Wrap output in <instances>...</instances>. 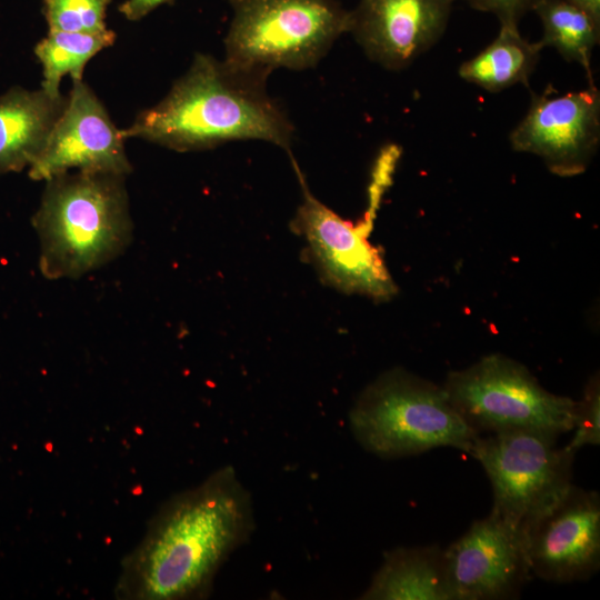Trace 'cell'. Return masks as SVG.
Segmentation results:
<instances>
[{
  "mask_svg": "<svg viewBox=\"0 0 600 600\" xmlns=\"http://www.w3.org/2000/svg\"><path fill=\"white\" fill-rule=\"evenodd\" d=\"M443 551L450 600L514 598L531 576L523 530L492 510Z\"/></svg>",
  "mask_w": 600,
  "mask_h": 600,
  "instance_id": "30bf717a",
  "label": "cell"
},
{
  "mask_svg": "<svg viewBox=\"0 0 600 600\" xmlns=\"http://www.w3.org/2000/svg\"><path fill=\"white\" fill-rule=\"evenodd\" d=\"M72 83L62 113L29 167V177L47 181L73 170L129 174L121 130L87 83Z\"/></svg>",
  "mask_w": 600,
  "mask_h": 600,
  "instance_id": "8fae6325",
  "label": "cell"
},
{
  "mask_svg": "<svg viewBox=\"0 0 600 600\" xmlns=\"http://www.w3.org/2000/svg\"><path fill=\"white\" fill-rule=\"evenodd\" d=\"M573 436L566 447L577 452L586 446L600 444V383L599 374L592 376L581 400L576 401Z\"/></svg>",
  "mask_w": 600,
  "mask_h": 600,
  "instance_id": "ffe728a7",
  "label": "cell"
},
{
  "mask_svg": "<svg viewBox=\"0 0 600 600\" xmlns=\"http://www.w3.org/2000/svg\"><path fill=\"white\" fill-rule=\"evenodd\" d=\"M364 600H450L444 551L437 544L387 551Z\"/></svg>",
  "mask_w": 600,
  "mask_h": 600,
  "instance_id": "9a60e30c",
  "label": "cell"
},
{
  "mask_svg": "<svg viewBox=\"0 0 600 600\" xmlns=\"http://www.w3.org/2000/svg\"><path fill=\"white\" fill-rule=\"evenodd\" d=\"M476 10L492 13L500 24L518 26L539 0H464Z\"/></svg>",
  "mask_w": 600,
  "mask_h": 600,
  "instance_id": "44dd1931",
  "label": "cell"
},
{
  "mask_svg": "<svg viewBox=\"0 0 600 600\" xmlns=\"http://www.w3.org/2000/svg\"><path fill=\"white\" fill-rule=\"evenodd\" d=\"M540 18L542 48H554L567 61L579 63L593 84L591 56L600 40V24L569 0H539L533 7Z\"/></svg>",
  "mask_w": 600,
  "mask_h": 600,
  "instance_id": "e0dca14e",
  "label": "cell"
},
{
  "mask_svg": "<svg viewBox=\"0 0 600 600\" xmlns=\"http://www.w3.org/2000/svg\"><path fill=\"white\" fill-rule=\"evenodd\" d=\"M111 0H43V14L49 31L98 34L106 26Z\"/></svg>",
  "mask_w": 600,
  "mask_h": 600,
  "instance_id": "d6986e66",
  "label": "cell"
},
{
  "mask_svg": "<svg viewBox=\"0 0 600 600\" xmlns=\"http://www.w3.org/2000/svg\"><path fill=\"white\" fill-rule=\"evenodd\" d=\"M126 176L69 171L46 182L32 224L39 268L50 280L78 279L121 256L132 240Z\"/></svg>",
  "mask_w": 600,
  "mask_h": 600,
  "instance_id": "3957f363",
  "label": "cell"
},
{
  "mask_svg": "<svg viewBox=\"0 0 600 600\" xmlns=\"http://www.w3.org/2000/svg\"><path fill=\"white\" fill-rule=\"evenodd\" d=\"M400 157L401 148L394 143L380 149L371 171L367 210L357 222L341 218L318 200L291 157L301 184L302 203L290 227L307 241L309 260L327 284L379 301L389 300L397 293L381 249L368 238Z\"/></svg>",
  "mask_w": 600,
  "mask_h": 600,
  "instance_id": "5b68a950",
  "label": "cell"
},
{
  "mask_svg": "<svg viewBox=\"0 0 600 600\" xmlns=\"http://www.w3.org/2000/svg\"><path fill=\"white\" fill-rule=\"evenodd\" d=\"M586 11L598 24H600V0H569Z\"/></svg>",
  "mask_w": 600,
  "mask_h": 600,
  "instance_id": "603a6c76",
  "label": "cell"
},
{
  "mask_svg": "<svg viewBox=\"0 0 600 600\" xmlns=\"http://www.w3.org/2000/svg\"><path fill=\"white\" fill-rule=\"evenodd\" d=\"M358 443L383 459L450 447L469 454L479 436L450 402L442 386L402 368L380 374L349 412Z\"/></svg>",
  "mask_w": 600,
  "mask_h": 600,
  "instance_id": "277c9868",
  "label": "cell"
},
{
  "mask_svg": "<svg viewBox=\"0 0 600 600\" xmlns=\"http://www.w3.org/2000/svg\"><path fill=\"white\" fill-rule=\"evenodd\" d=\"M531 574L550 582L589 579L600 568V498L574 484L526 530Z\"/></svg>",
  "mask_w": 600,
  "mask_h": 600,
  "instance_id": "7c38bea8",
  "label": "cell"
},
{
  "mask_svg": "<svg viewBox=\"0 0 600 600\" xmlns=\"http://www.w3.org/2000/svg\"><path fill=\"white\" fill-rule=\"evenodd\" d=\"M116 33L112 30L98 34L48 31L38 42L34 53L42 66V88L49 96L58 98L63 76L72 81L82 80L87 62L99 51L113 44Z\"/></svg>",
  "mask_w": 600,
  "mask_h": 600,
  "instance_id": "ac0fdd59",
  "label": "cell"
},
{
  "mask_svg": "<svg viewBox=\"0 0 600 600\" xmlns=\"http://www.w3.org/2000/svg\"><path fill=\"white\" fill-rule=\"evenodd\" d=\"M267 79L197 53L168 94L121 133L124 139L140 138L180 152L262 140L290 154L294 127L282 104L268 93Z\"/></svg>",
  "mask_w": 600,
  "mask_h": 600,
  "instance_id": "7a4b0ae2",
  "label": "cell"
},
{
  "mask_svg": "<svg viewBox=\"0 0 600 600\" xmlns=\"http://www.w3.org/2000/svg\"><path fill=\"white\" fill-rule=\"evenodd\" d=\"M516 151L540 157L560 177H572L588 168L600 143V92L588 88L554 94L548 88L532 93L524 118L509 137Z\"/></svg>",
  "mask_w": 600,
  "mask_h": 600,
  "instance_id": "9c48e42d",
  "label": "cell"
},
{
  "mask_svg": "<svg viewBox=\"0 0 600 600\" xmlns=\"http://www.w3.org/2000/svg\"><path fill=\"white\" fill-rule=\"evenodd\" d=\"M254 529L252 501L226 466L169 499L122 561L119 599L182 600L206 594L230 554Z\"/></svg>",
  "mask_w": 600,
  "mask_h": 600,
  "instance_id": "6da1fadb",
  "label": "cell"
},
{
  "mask_svg": "<svg viewBox=\"0 0 600 600\" xmlns=\"http://www.w3.org/2000/svg\"><path fill=\"white\" fill-rule=\"evenodd\" d=\"M536 430L479 434L469 452L493 491L492 511L524 530L572 487L574 452Z\"/></svg>",
  "mask_w": 600,
  "mask_h": 600,
  "instance_id": "ba28073f",
  "label": "cell"
},
{
  "mask_svg": "<svg viewBox=\"0 0 600 600\" xmlns=\"http://www.w3.org/2000/svg\"><path fill=\"white\" fill-rule=\"evenodd\" d=\"M232 19L224 38L228 63L266 76L278 68L316 67L349 30L339 0H228Z\"/></svg>",
  "mask_w": 600,
  "mask_h": 600,
  "instance_id": "8992f818",
  "label": "cell"
},
{
  "mask_svg": "<svg viewBox=\"0 0 600 600\" xmlns=\"http://www.w3.org/2000/svg\"><path fill=\"white\" fill-rule=\"evenodd\" d=\"M543 48L526 40L518 26L500 24L496 39L459 68L463 80L490 92H500L514 84L528 86Z\"/></svg>",
  "mask_w": 600,
  "mask_h": 600,
  "instance_id": "2e32d148",
  "label": "cell"
},
{
  "mask_svg": "<svg viewBox=\"0 0 600 600\" xmlns=\"http://www.w3.org/2000/svg\"><path fill=\"white\" fill-rule=\"evenodd\" d=\"M456 0H359L349 30L367 57L401 70L443 34Z\"/></svg>",
  "mask_w": 600,
  "mask_h": 600,
  "instance_id": "4fadbf2b",
  "label": "cell"
},
{
  "mask_svg": "<svg viewBox=\"0 0 600 600\" xmlns=\"http://www.w3.org/2000/svg\"><path fill=\"white\" fill-rule=\"evenodd\" d=\"M174 0H126L119 6V11L129 21H138L158 7Z\"/></svg>",
  "mask_w": 600,
  "mask_h": 600,
  "instance_id": "7402d4cb",
  "label": "cell"
},
{
  "mask_svg": "<svg viewBox=\"0 0 600 600\" xmlns=\"http://www.w3.org/2000/svg\"><path fill=\"white\" fill-rule=\"evenodd\" d=\"M68 97L14 88L0 97V173L30 167L43 149Z\"/></svg>",
  "mask_w": 600,
  "mask_h": 600,
  "instance_id": "5bb4252c",
  "label": "cell"
},
{
  "mask_svg": "<svg viewBox=\"0 0 600 600\" xmlns=\"http://www.w3.org/2000/svg\"><path fill=\"white\" fill-rule=\"evenodd\" d=\"M442 387L479 434L536 430L559 437L573 428L576 400L546 390L527 367L500 353L449 372Z\"/></svg>",
  "mask_w": 600,
  "mask_h": 600,
  "instance_id": "52a82bcc",
  "label": "cell"
}]
</instances>
